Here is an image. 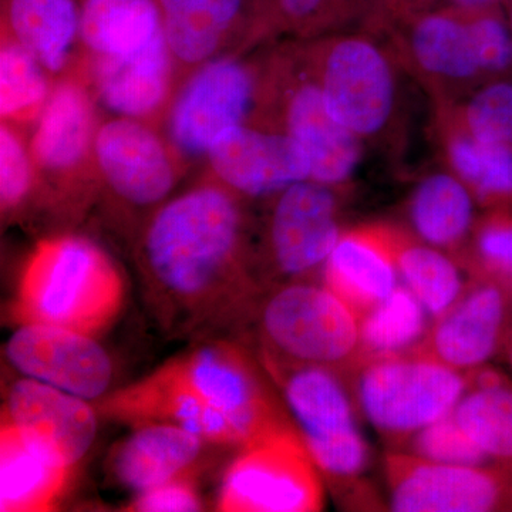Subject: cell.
<instances>
[{"label":"cell","mask_w":512,"mask_h":512,"mask_svg":"<svg viewBox=\"0 0 512 512\" xmlns=\"http://www.w3.org/2000/svg\"><path fill=\"white\" fill-rule=\"evenodd\" d=\"M245 201L211 178L170 198L150 215L137 259L151 291L175 311L211 309L247 288Z\"/></svg>","instance_id":"cell-1"},{"label":"cell","mask_w":512,"mask_h":512,"mask_svg":"<svg viewBox=\"0 0 512 512\" xmlns=\"http://www.w3.org/2000/svg\"><path fill=\"white\" fill-rule=\"evenodd\" d=\"M403 69L437 106L512 76V40L504 6L440 8L396 20L387 33Z\"/></svg>","instance_id":"cell-2"},{"label":"cell","mask_w":512,"mask_h":512,"mask_svg":"<svg viewBox=\"0 0 512 512\" xmlns=\"http://www.w3.org/2000/svg\"><path fill=\"white\" fill-rule=\"evenodd\" d=\"M126 286L113 259L92 239L57 235L37 242L20 271L13 315L20 325L103 333L119 318Z\"/></svg>","instance_id":"cell-3"},{"label":"cell","mask_w":512,"mask_h":512,"mask_svg":"<svg viewBox=\"0 0 512 512\" xmlns=\"http://www.w3.org/2000/svg\"><path fill=\"white\" fill-rule=\"evenodd\" d=\"M281 386L309 453L348 510H382L365 480L370 448L357 426L355 397L346 376L328 367L296 365L265 356Z\"/></svg>","instance_id":"cell-4"},{"label":"cell","mask_w":512,"mask_h":512,"mask_svg":"<svg viewBox=\"0 0 512 512\" xmlns=\"http://www.w3.org/2000/svg\"><path fill=\"white\" fill-rule=\"evenodd\" d=\"M369 32L296 40L326 109L362 143L383 144L399 121V69L393 47Z\"/></svg>","instance_id":"cell-5"},{"label":"cell","mask_w":512,"mask_h":512,"mask_svg":"<svg viewBox=\"0 0 512 512\" xmlns=\"http://www.w3.org/2000/svg\"><path fill=\"white\" fill-rule=\"evenodd\" d=\"M470 375L413 350L363 360L348 382L359 413L387 446L403 450L419 431L454 412Z\"/></svg>","instance_id":"cell-6"},{"label":"cell","mask_w":512,"mask_h":512,"mask_svg":"<svg viewBox=\"0 0 512 512\" xmlns=\"http://www.w3.org/2000/svg\"><path fill=\"white\" fill-rule=\"evenodd\" d=\"M264 106L259 126L284 131L311 164V180L342 188L355 173L363 143L330 116L296 40L264 57Z\"/></svg>","instance_id":"cell-7"},{"label":"cell","mask_w":512,"mask_h":512,"mask_svg":"<svg viewBox=\"0 0 512 512\" xmlns=\"http://www.w3.org/2000/svg\"><path fill=\"white\" fill-rule=\"evenodd\" d=\"M264 104V59L247 52L198 67L178 86L160 130L185 167L204 165L228 128L256 124Z\"/></svg>","instance_id":"cell-8"},{"label":"cell","mask_w":512,"mask_h":512,"mask_svg":"<svg viewBox=\"0 0 512 512\" xmlns=\"http://www.w3.org/2000/svg\"><path fill=\"white\" fill-rule=\"evenodd\" d=\"M101 121L99 103L79 70L55 80L29 138L40 197L74 207L99 190L94 146Z\"/></svg>","instance_id":"cell-9"},{"label":"cell","mask_w":512,"mask_h":512,"mask_svg":"<svg viewBox=\"0 0 512 512\" xmlns=\"http://www.w3.org/2000/svg\"><path fill=\"white\" fill-rule=\"evenodd\" d=\"M265 355L296 365L328 367L346 376L360 362L359 319L325 285L292 281L261 311Z\"/></svg>","instance_id":"cell-10"},{"label":"cell","mask_w":512,"mask_h":512,"mask_svg":"<svg viewBox=\"0 0 512 512\" xmlns=\"http://www.w3.org/2000/svg\"><path fill=\"white\" fill-rule=\"evenodd\" d=\"M218 510L318 512L325 507L319 468L291 423L242 446L222 478Z\"/></svg>","instance_id":"cell-11"},{"label":"cell","mask_w":512,"mask_h":512,"mask_svg":"<svg viewBox=\"0 0 512 512\" xmlns=\"http://www.w3.org/2000/svg\"><path fill=\"white\" fill-rule=\"evenodd\" d=\"M94 157L99 190L134 211H156L188 171L160 128L127 117L101 121Z\"/></svg>","instance_id":"cell-12"},{"label":"cell","mask_w":512,"mask_h":512,"mask_svg":"<svg viewBox=\"0 0 512 512\" xmlns=\"http://www.w3.org/2000/svg\"><path fill=\"white\" fill-rule=\"evenodd\" d=\"M384 478L390 511L512 512V471L493 464L453 466L390 450Z\"/></svg>","instance_id":"cell-13"},{"label":"cell","mask_w":512,"mask_h":512,"mask_svg":"<svg viewBox=\"0 0 512 512\" xmlns=\"http://www.w3.org/2000/svg\"><path fill=\"white\" fill-rule=\"evenodd\" d=\"M339 191L306 180L269 198L265 252L276 274L302 281L323 269L343 232Z\"/></svg>","instance_id":"cell-14"},{"label":"cell","mask_w":512,"mask_h":512,"mask_svg":"<svg viewBox=\"0 0 512 512\" xmlns=\"http://www.w3.org/2000/svg\"><path fill=\"white\" fill-rule=\"evenodd\" d=\"M456 302L431 320L417 352L458 372H477L503 356L512 333V291L470 278Z\"/></svg>","instance_id":"cell-15"},{"label":"cell","mask_w":512,"mask_h":512,"mask_svg":"<svg viewBox=\"0 0 512 512\" xmlns=\"http://www.w3.org/2000/svg\"><path fill=\"white\" fill-rule=\"evenodd\" d=\"M167 365L234 424L244 446L276 427L291 423L251 360L234 346H202Z\"/></svg>","instance_id":"cell-16"},{"label":"cell","mask_w":512,"mask_h":512,"mask_svg":"<svg viewBox=\"0 0 512 512\" xmlns=\"http://www.w3.org/2000/svg\"><path fill=\"white\" fill-rule=\"evenodd\" d=\"M205 177L242 200H269L289 185L311 180V164L284 131L241 124L218 136L204 161Z\"/></svg>","instance_id":"cell-17"},{"label":"cell","mask_w":512,"mask_h":512,"mask_svg":"<svg viewBox=\"0 0 512 512\" xmlns=\"http://www.w3.org/2000/svg\"><path fill=\"white\" fill-rule=\"evenodd\" d=\"M181 82L198 67L258 46L261 0H158Z\"/></svg>","instance_id":"cell-18"},{"label":"cell","mask_w":512,"mask_h":512,"mask_svg":"<svg viewBox=\"0 0 512 512\" xmlns=\"http://www.w3.org/2000/svg\"><path fill=\"white\" fill-rule=\"evenodd\" d=\"M6 352L23 375L86 400L101 396L113 379L110 357L93 336L59 326L20 325Z\"/></svg>","instance_id":"cell-19"},{"label":"cell","mask_w":512,"mask_h":512,"mask_svg":"<svg viewBox=\"0 0 512 512\" xmlns=\"http://www.w3.org/2000/svg\"><path fill=\"white\" fill-rule=\"evenodd\" d=\"M76 70L83 74L100 109L158 128L181 83L165 37L136 55L82 62Z\"/></svg>","instance_id":"cell-20"},{"label":"cell","mask_w":512,"mask_h":512,"mask_svg":"<svg viewBox=\"0 0 512 512\" xmlns=\"http://www.w3.org/2000/svg\"><path fill=\"white\" fill-rule=\"evenodd\" d=\"M100 412L131 426L170 424L212 443L244 446L234 424L205 402L167 363L140 382L111 394L101 403Z\"/></svg>","instance_id":"cell-21"},{"label":"cell","mask_w":512,"mask_h":512,"mask_svg":"<svg viewBox=\"0 0 512 512\" xmlns=\"http://www.w3.org/2000/svg\"><path fill=\"white\" fill-rule=\"evenodd\" d=\"M322 275L323 285L345 302L357 319L363 318L400 284L390 224L343 229Z\"/></svg>","instance_id":"cell-22"},{"label":"cell","mask_w":512,"mask_h":512,"mask_svg":"<svg viewBox=\"0 0 512 512\" xmlns=\"http://www.w3.org/2000/svg\"><path fill=\"white\" fill-rule=\"evenodd\" d=\"M2 420L42 441L72 467L86 456L97 434L96 412L86 399L30 377L9 390Z\"/></svg>","instance_id":"cell-23"},{"label":"cell","mask_w":512,"mask_h":512,"mask_svg":"<svg viewBox=\"0 0 512 512\" xmlns=\"http://www.w3.org/2000/svg\"><path fill=\"white\" fill-rule=\"evenodd\" d=\"M396 0H264L258 45L269 40H312L348 32L387 35Z\"/></svg>","instance_id":"cell-24"},{"label":"cell","mask_w":512,"mask_h":512,"mask_svg":"<svg viewBox=\"0 0 512 512\" xmlns=\"http://www.w3.org/2000/svg\"><path fill=\"white\" fill-rule=\"evenodd\" d=\"M73 467L42 441L2 420L0 511L55 510L66 493Z\"/></svg>","instance_id":"cell-25"},{"label":"cell","mask_w":512,"mask_h":512,"mask_svg":"<svg viewBox=\"0 0 512 512\" xmlns=\"http://www.w3.org/2000/svg\"><path fill=\"white\" fill-rule=\"evenodd\" d=\"M80 0H2V32L59 79L82 60Z\"/></svg>","instance_id":"cell-26"},{"label":"cell","mask_w":512,"mask_h":512,"mask_svg":"<svg viewBox=\"0 0 512 512\" xmlns=\"http://www.w3.org/2000/svg\"><path fill=\"white\" fill-rule=\"evenodd\" d=\"M82 62L136 55L164 39L158 0H80Z\"/></svg>","instance_id":"cell-27"},{"label":"cell","mask_w":512,"mask_h":512,"mask_svg":"<svg viewBox=\"0 0 512 512\" xmlns=\"http://www.w3.org/2000/svg\"><path fill=\"white\" fill-rule=\"evenodd\" d=\"M444 157L483 210L512 211V148L474 136L437 107Z\"/></svg>","instance_id":"cell-28"},{"label":"cell","mask_w":512,"mask_h":512,"mask_svg":"<svg viewBox=\"0 0 512 512\" xmlns=\"http://www.w3.org/2000/svg\"><path fill=\"white\" fill-rule=\"evenodd\" d=\"M200 436L170 424L138 426L114 451V476L121 485L141 494L183 476L200 456Z\"/></svg>","instance_id":"cell-29"},{"label":"cell","mask_w":512,"mask_h":512,"mask_svg":"<svg viewBox=\"0 0 512 512\" xmlns=\"http://www.w3.org/2000/svg\"><path fill=\"white\" fill-rule=\"evenodd\" d=\"M476 205L466 184L448 171L420 181L407 214L417 238L456 259L476 224Z\"/></svg>","instance_id":"cell-30"},{"label":"cell","mask_w":512,"mask_h":512,"mask_svg":"<svg viewBox=\"0 0 512 512\" xmlns=\"http://www.w3.org/2000/svg\"><path fill=\"white\" fill-rule=\"evenodd\" d=\"M453 417L493 466L512 471V380L485 366L470 383Z\"/></svg>","instance_id":"cell-31"},{"label":"cell","mask_w":512,"mask_h":512,"mask_svg":"<svg viewBox=\"0 0 512 512\" xmlns=\"http://www.w3.org/2000/svg\"><path fill=\"white\" fill-rule=\"evenodd\" d=\"M390 234L400 281L419 299L431 320L439 318L466 288L463 268L453 256L407 229L390 224Z\"/></svg>","instance_id":"cell-32"},{"label":"cell","mask_w":512,"mask_h":512,"mask_svg":"<svg viewBox=\"0 0 512 512\" xmlns=\"http://www.w3.org/2000/svg\"><path fill=\"white\" fill-rule=\"evenodd\" d=\"M429 316L419 299L399 284L392 295L359 319L360 362L413 352L426 338Z\"/></svg>","instance_id":"cell-33"},{"label":"cell","mask_w":512,"mask_h":512,"mask_svg":"<svg viewBox=\"0 0 512 512\" xmlns=\"http://www.w3.org/2000/svg\"><path fill=\"white\" fill-rule=\"evenodd\" d=\"M55 77L25 47L2 32L0 116L26 130L35 126L52 93Z\"/></svg>","instance_id":"cell-34"},{"label":"cell","mask_w":512,"mask_h":512,"mask_svg":"<svg viewBox=\"0 0 512 512\" xmlns=\"http://www.w3.org/2000/svg\"><path fill=\"white\" fill-rule=\"evenodd\" d=\"M456 261L470 278L497 282L512 291V211L485 210L477 217Z\"/></svg>","instance_id":"cell-35"},{"label":"cell","mask_w":512,"mask_h":512,"mask_svg":"<svg viewBox=\"0 0 512 512\" xmlns=\"http://www.w3.org/2000/svg\"><path fill=\"white\" fill-rule=\"evenodd\" d=\"M437 107L474 136L512 148V76L485 83L464 99Z\"/></svg>","instance_id":"cell-36"},{"label":"cell","mask_w":512,"mask_h":512,"mask_svg":"<svg viewBox=\"0 0 512 512\" xmlns=\"http://www.w3.org/2000/svg\"><path fill=\"white\" fill-rule=\"evenodd\" d=\"M40 197V181L25 130L0 126V202L5 217H16Z\"/></svg>","instance_id":"cell-37"},{"label":"cell","mask_w":512,"mask_h":512,"mask_svg":"<svg viewBox=\"0 0 512 512\" xmlns=\"http://www.w3.org/2000/svg\"><path fill=\"white\" fill-rule=\"evenodd\" d=\"M433 463L488 466L490 461L458 426L453 413L419 431L403 450Z\"/></svg>","instance_id":"cell-38"},{"label":"cell","mask_w":512,"mask_h":512,"mask_svg":"<svg viewBox=\"0 0 512 512\" xmlns=\"http://www.w3.org/2000/svg\"><path fill=\"white\" fill-rule=\"evenodd\" d=\"M140 512H191L201 510L200 495L188 478L178 477L168 483L138 494L128 507Z\"/></svg>","instance_id":"cell-39"},{"label":"cell","mask_w":512,"mask_h":512,"mask_svg":"<svg viewBox=\"0 0 512 512\" xmlns=\"http://www.w3.org/2000/svg\"><path fill=\"white\" fill-rule=\"evenodd\" d=\"M505 0H396V20L427 10L448 8H483V6H504Z\"/></svg>","instance_id":"cell-40"},{"label":"cell","mask_w":512,"mask_h":512,"mask_svg":"<svg viewBox=\"0 0 512 512\" xmlns=\"http://www.w3.org/2000/svg\"><path fill=\"white\" fill-rule=\"evenodd\" d=\"M504 359L507 360L508 366L511 367L512 370V333L510 336V340H508L507 348L504 350Z\"/></svg>","instance_id":"cell-41"},{"label":"cell","mask_w":512,"mask_h":512,"mask_svg":"<svg viewBox=\"0 0 512 512\" xmlns=\"http://www.w3.org/2000/svg\"><path fill=\"white\" fill-rule=\"evenodd\" d=\"M505 12H507L508 23H510L511 40H512V0H505Z\"/></svg>","instance_id":"cell-42"},{"label":"cell","mask_w":512,"mask_h":512,"mask_svg":"<svg viewBox=\"0 0 512 512\" xmlns=\"http://www.w3.org/2000/svg\"><path fill=\"white\" fill-rule=\"evenodd\" d=\"M262 2H264V0H261V6H262Z\"/></svg>","instance_id":"cell-43"}]
</instances>
